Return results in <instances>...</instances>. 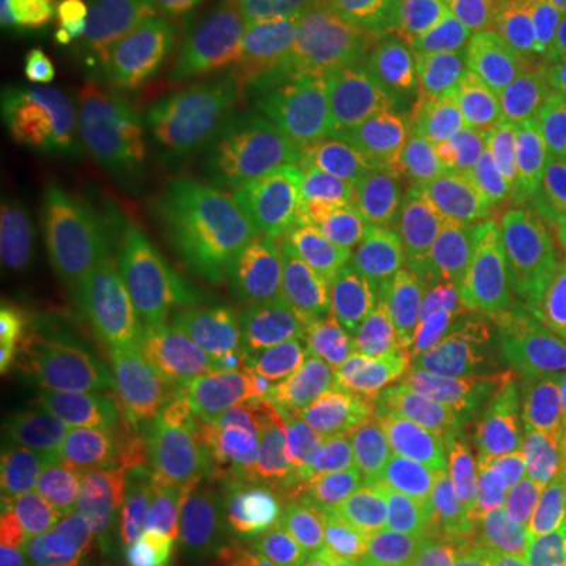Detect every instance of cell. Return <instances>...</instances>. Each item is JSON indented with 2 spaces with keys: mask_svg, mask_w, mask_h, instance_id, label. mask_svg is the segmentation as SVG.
Instances as JSON below:
<instances>
[{
  "mask_svg": "<svg viewBox=\"0 0 566 566\" xmlns=\"http://www.w3.org/2000/svg\"><path fill=\"white\" fill-rule=\"evenodd\" d=\"M7 465L63 566H315L308 416L227 346H32Z\"/></svg>",
  "mask_w": 566,
  "mask_h": 566,
  "instance_id": "cell-1",
  "label": "cell"
},
{
  "mask_svg": "<svg viewBox=\"0 0 566 566\" xmlns=\"http://www.w3.org/2000/svg\"><path fill=\"white\" fill-rule=\"evenodd\" d=\"M322 566H566L554 447L453 353L353 327L308 378Z\"/></svg>",
  "mask_w": 566,
  "mask_h": 566,
  "instance_id": "cell-2",
  "label": "cell"
},
{
  "mask_svg": "<svg viewBox=\"0 0 566 566\" xmlns=\"http://www.w3.org/2000/svg\"><path fill=\"white\" fill-rule=\"evenodd\" d=\"M353 70L322 196L397 259L447 182L566 95V0H346Z\"/></svg>",
  "mask_w": 566,
  "mask_h": 566,
  "instance_id": "cell-3",
  "label": "cell"
},
{
  "mask_svg": "<svg viewBox=\"0 0 566 566\" xmlns=\"http://www.w3.org/2000/svg\"><path fill=\"white\" fill-rule=\"evenodd\" d=\"M403 308L453 353L566 340V95L447 182L397 245Z\"/></svg>",
  "mask_w": 566,
  "mask_h": 566,
  "instance_id": "cell-4",
  "label": "cell"
},
{
  "mask_svg": "<svg viewBox=\"0 0 566 566\" xmlns=\"http://www.w3.org/2000/svg\"><path fill=\"white\" fill-rule=\"evenodd\" d=\"M227 76L240 88L221 126V164L245 182H271L334 145L353 70V13L340 0H240L227 13Z\"/></svg>",
  "mask_w": 566,
  "mask_h": 566,
  "instance_id": "cell-5",
  "label": "cell"
},
{
  "mask_svg": "<svg viewBox=\"0 0 566 566\" xmlns=\"http://www.w3.org/2000/svg\"><path fill=\"white\" fill-rule=\"evenodd\" d=\"M214 0H44L70 114H164L214 70Z\"/></svg>",
  "mask_w": 566,
  "mask_h": 566,
  "instance_id": "cell-6",
  "label": "cell"
},
{
  "mask_svg": "<svg viewBox=\"0 0 566 566\" xmlns=\"http://www.w3.org/2000/svg\"><path fill=\"white\" fill-rule=\"evenodd\" d=\"M95 290L126 334L189 340L221 308V264L177 208L145 189L107 208L95 240Z\"/></svg>",
  "mask_w": 566,
  "mask_h": 566,
  "instance_id": "cell-7",
  "label": "cell"
},
{
  "mask_svg": "<svg viewBox=\"0 0 566 566\" xmlns=\"http://www.w3.org/2000/svg\"><path fill=\"white\" fill-rule=\"evenodd\" d=\"M0 88H7L13 114L70 107L57 57L44 44V0H0Z\"/></svg>",
  "mask_w": 566,
  "mask_h": 566,
  "instance_id": "cell-8",
  "label": "cell"
}]
</instances>
